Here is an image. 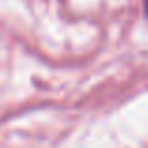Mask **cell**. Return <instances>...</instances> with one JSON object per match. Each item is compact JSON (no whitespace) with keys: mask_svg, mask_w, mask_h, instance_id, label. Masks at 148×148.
I'll return each instance as SVG.
<instances>
[{"mask_svg":"<svg viewBox=\"0 0 148 148\" xmlns=\"http://www.w3.org/2000/svg\"><path fill=\"white\" fill-rule=\"evenodd\" d=\"M144 13H146V17H148V0H144Z\"/></svg>","mask_w":148,"mask_h":148,"instance_id":"obj_1","label":"cell"}]
</instances>
